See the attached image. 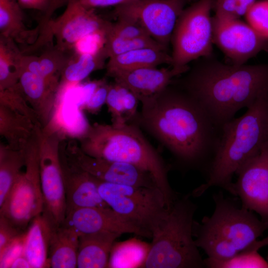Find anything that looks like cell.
Masks as SVG:
<instances>
[{
	"mask_svg": "<svg viewBox=\"0 0 268 268\" xmlns=\"http://www.w3.org/2000/svg\"><path fill=\"white\" fill-rule=\"evenodd\" d=\"M214 0H198L184 8L178 18L171 42V67L184 73L188 64L212 56L213 25L210 13Z\"/></svg>",
	"mask_w": 268,
	"mask_h": 268,
	"instance_id": "52a82bcc",
	"label": "cell"
},
{
	"mask_svg": "<svg viewBox=\"0 0 268 268\" xmlns=\"http://www.w3.org/2000/svg\"><path fill=\"white\" fill-rule=\"evenodd\" d=\"M150 249V244L135 238L114 243L107 268H144Z\"/></svg>",
	"mask_w": 268,
	"mask_h": 268,
	"instance_id": "83f0119b",
	"label": "cell"
},
{
	"mask_svg": "<svg viewBox=\"0 0 268 268\" xmlns=\"http://www.w3.org/2000/svg\"><path fill=\"white\" fill-rule=\"evenodd\" d=\"M69 0H52L55 11L60 7L63 6L66 3H67Z\"/></svg>",
	"mask_w": 268,
	"mask_h": 268,
	"instance_id": "7dc6e473",
	"label": "cell"
},
{
	"mask_svg": "<svg viewBox=\"0 0 268 268\" xmlns=\"http://www.w3.org/2000/svg\"><path fill=\"white\" fill-rule=\"evenodd\" d=\"M79 235L72 228L62 224L54 229L49 259L50 268H77Z\"/></svg>",
	"mask_w": 268,
	"mask_h": 268,
	"instance_id": "d4e9b609",
	"label": "cell"
},
{
	"mask_svg": "<svg viewBox=\"0 0 268 268\" xmlns=\"http://www.w3.org/2000/svg\"><path fill=\"white\" fill-rule=\"evenodd\" d=\"M187 0H139L115 7L118 18L139 23L148 35L167 47Z\"/></svg>",
	"mask_w": 268,
	"mask_h": 268,
	"instance_id": "8fae6325",
	"label": "cell"
},
{
	"mask_svg": "<svg viewBox=\"0 0 268 268\" xmlns=\"http://www.w3.org/2000/svg\"><path fill=\"white\" fill-rule=\"evenodd\" d=\"M139 101L129 89L114 81L110 84L106 104L112 124L120 125L131 122L138 113Z\"/></svg>",
	"mask_w": 268,
	"mask_h": 268,
	"instance_id": "4316f807",
	"label": "cell"
},
{
	"mask_svg": "<svg viewBox=\"0 0 268 268\" xmlns=\"http://www.w3.org/2000/svg\"><path fill=\"white\" fill-rule=\"evenodd\" d=\"M105 50L108 58L141 48H155L166 51L167 48L151 37L122 38L107 36Z\"/></svg>",
	"mask_w": 268,
	"mask_h": 268,
	"instance_id": "d6a6232c",
	"label": "cell"
},
{
	"mask_svg": "<svg viewBox=\"0 0 268 268\" xmlns=\"http://www.w3.org/2000/svg\"><path fill=\"white\" fill-rule=\"evenodd\" d=\"M78 143L89 156L128 163L149 173L163 194L167 208L178 198L168 181V167L135 124L94 123L79 135Z\"/></svg>",
	"mask_w": 268,
	"mask_h": 268,
	"instance_id": "3957f363",
	"label": "cell"
},
{
	"mask_svg": "<svg viewBox=\"0 0 268 268\" xmlns=\"http://www.w3.org/2000/svg\"><path fill=\"white\" fill-rule=\"evenodd\" d=\"M266 260H267V261L268 262V255H267V256Z\"/></svg>",
	"mask_w": 268,
	"mask_h": 268,
	"instance_id": "681fc988",
	"label": "cell"
},
{
	"mask_svg": "<svg viewBox=\"0 0 268 268\" xmlns=\"http://www.w3.org/2000/svg\"><path fill=\"white\" fill-rule=\"evenodd\" d=\"M267 246H268V236L262 240L256 241L249 247V249L259 251L262 247Z\"/></svg>",
	"mask_w": 268,
	"mask_h": 268,
	"instance_id": "bcb514c9",
	"label": "cell"
},
{
	"mask_svg": "<svg viewBox=\"0 0 268 268\" xmlns=\"http://www.w3.org/2000/svg\"><path fill=\"white\" fill-rule=\"evenodd\" d=\"M204 263L207 268H268V262L258 251L249 249L225 259L207 258Z\"/></svg>",
	"mask_w": 268,
	"mask_h": 268,
	"instance_id": "1f68e13d",
	"label": "cell"
},
{
	"mask_svg": "<svg viewBox=\"0 0 268 268\" xmlns=\"http://www.w3.org/2000/svg\"><path fill=\"white\" fill-rule=\"evenodd\" d=\"M106 36L122 38L150 37L139 23L134 20L123 18H118L116 22L111 23Z\"/></svg>",
	"mask_w": 268,
	"mask_h": 268,
	"instance_id": "e575fe53",
	"label": "cell"
},
{
	"mask_svg": "<svg viewBox=\"0 0 268 268\" xmlns=\"http://www.w3.org/2000/svg\"><path fill=\"white\" fill-rule=\"evenodd\" d=\"M18 85L27 102L35 112L42 128L48 126L59 99L60 85L39 74L22 69Z\"/></svg>",
	"mask_w": 268,
	"mask_h": 268,
	"instance_id": "ac0fdd59",
	"label": "cell"
},
{
	"mask_svg": "<svg viewBox=\"0 0 268 268\" xmlns=\"http://www.w3.org/2000/svg\"><path fill=\"white\" fill-rule=\"evenodd\" d=\"M111 24L93 9L85 7L79 0H69L63 14L52 19L43 31L55 38L57 47L72 52L74 45L82 37L98 31L107 32Z\"/></svg>",
	"mask_w": 268,
	"mask_h": 268,
	"instance_id": "5bb4252c",
	"label": "cell"
},
{
	"mask_svg": "<svg viewBox=\"0 0 268 268\" xmlns=\"http://www.w3.org/2000/svg\"><path fill=\"white\" fill-rule=\"evenodd\" d=\"M60 146L72 163L101 181L134 186L157 187L149 173L128 163L89 156L81 149L75 140H66L64 137Z\"/></svg>",
	"mask_w": 268,
	"mask_h": 268,
	"instance_id": "7c38bea8",
	"label": "cell"
},
{
	"mask_svg": "<svg viewBox=\"0 0 268 268\" xmlns=\"http://www.w3.org/2000/svg\"><path fill=\"white\" fill-rule=\"evenodd\" d=\"M268 93L247 108L242 116L221 127L206 181L195 189L193 196H201L212 187H220L234 196V175L268 142Z\"/></svg>",
	"mask_w": 268,
	"mask_h": 268,
	"instance_id": "277c9868",
	"label": "cell"
},
{
	"mask_svg": "<svg viewBox=\"0 0 268 268\" xmlns=\"http://www.w3.org/2000/svg\"><path fill=\"white\" fill-rule=\"evenodd\" d=\"M99 192L108 205L146 232L152 233L168 211L157 187L112 184L99 180Z\"/></svg>",
	"mask_w": 268,
	"mask_h": 268,
	"instance_id": "ba28073f",
	"label": "cell"
},
{
	"mask_svg": "<svg viewBox=\"0 0 268 268\" xmlns=\"http://www.w3.org/2000/svg\"><path fill=\"white\" fill-rule=\"evenodd\" d=\"M197 206L189 195L177 199L152 233L145 268H205L193 239Z\"/></svg>",
	"mask_w": 268,
	"mask_h": 268,
	"instance_id": "8992f818",
	"label": "cell"
},
{
	"mask_svg": "<svg viewBox=\"0 0 268 268\" xmlns=\"http://www.w3.org/2000/svg\"><path fill=\"white\" fill-rule=\"evenodd\" d=\"M121 235L110 232L80 235L77 268H107L112 246L116 239Z\"/></svg>",
	"mask_w": 268,
	"mask_h": 268,
	"instance_id": "44dd1931",
	"label": "cell"
},
{
	"mask_svg": "<svg viewBox=\"0 0 268 268\" xmlns=\"http://www.w3.org/2000/svg\"><path fill=\"white\" fill-rule=\"evenodd\" d=\"M25 171L20 173L0 206V215L22 231L44 208L36 133L25 147Z\"/></svg>",
	"mask_w": 268,
	"mask_h": 268,
	"instance_id": "9c48e42d",
	"label": "cell"
},
{
	"mask_svg": "<svg viewBox=\"0 0 268 268\" xmlns=\"http://www.w3.org/2000/svg\"><path fill=\"white\" fill-rule=\"evenodd\" d=\"M132 121L165 147L176 163L206 174L216 153L221 130L187 92L171 83L140 102Z\"/></svg>",
	"mask_w": 268,
	"mask_h": 268,
	"instance_id": "6da1fadb",
	"label": "cell"
},
{
	"mask_svg": "<svg viewBox=\"0 0 268 268\" xmlns=\"http://www.w3.org/2000/svg\"><path fill=\"white\" fill-rule=\"evenodd\" d=\"M107 32L98 31L89 34L74 45L72 52L76 55L95 54L105 47Z\"/></svg>",
	"mask_w": 268,
	"mask_h": 268,
	"instance_id": "8d00e7d4",
	"label": "cell"
},
{
	"mask_svg": "<svg viewBox=\"0 0 268 268\" xmlns=\"http://www.w3.org/2000/svg\"><path fill=\"white\" fill-rule=\"evenodd\" d=\"M216 17L224 18H239L237 15V0H214L213 7Z\"/></svg>",
	"mask_w": 268,
	"mask_h": 268,
	"instance_id": "b9f144b4",
	"label": "cell"
},
{
	"mask_svg": "<svg viewBox=\"0 0 268 268\" xmlns=\"http://www.w3.org/2000/svg\"><path fill=\"white\" fill-rule=\"evenodd\" d=\"M38 55L41 76L59 84L61 73L73 53L63 51L53 44L44 47Z\"/></svg>",
	"mask_w": 268,
	"mask_h": 268,
	"instance_id": "4dcf8cb0",
	"label": "cell"
},
{
	"mask_svg": "<svg viewBox=\"0 0 268 268\" xmlns=\"http://www.w3.org/2000/svg\"><path fill=\"white\" fill-rule=\"evenodd\" d=\"M172 60L166 51L155 48H141L134 50L109 58L106 65V75L114 74L147 67H157L163 64L171 66Z\"/></svg>",
	"mask_w": 268,
	"mask_h": 268,
	"instance_id": "cb8c5ba5",
	"label": "cell"
},
{
	"mask_svg": "<svg viewBox=\"0 0 268 268\" xmlns=\"http://www.w3.org/2000/svg\"><path fill=\"white\" fill-rule=\"evenodd\" d=\"M201 58L172 83L190 95L219 129L268 93V63L236 65Z\"/></svg>",
	"mask_w": 268,
	"mask_h": 268,
	"instance_id": "7a4b0ae2",
	"label": "cell"
},
{
	"mask_svg": "<svg viewBox=\"0 0 268 268\" xmlns=\"http://www.w3.org/2000/svg\"><path fill=\"white\" fill-rule=\"evenodd\" d=\"M267 106H268V93L267 96Z\"/></svg>",
	"mask_w": 268,
	"mask_h": 268,
	"instance_id": "c3c4849f",
	"label": "cell"
},
{
	"mask_svg": "<svg viewBox=\"0 0 268 268\" xmlns=\"http://www.w3.org/2000/svg\"><path fill=\"white\" fill-rule=\"evenodd\" d=\"M139 0H79L81 4L85 7L94 9L110 6H119L132 3Z\"/></svg>",
	"mask_w": 268,
	"mask_h": 268,
	"instance_id": "7bdbcfd3",
	"label": "cell"
},
{
	"mask_svg": "<svg viewBox=\"0 0 268 268\" xmlns=\"http://www.w3.org/2000/svg\"><path fill=\"white\" fill-rule=\"evenodd\" d=\"M0 105L28 116L35 123L41 126L35 112L21 91L18 83L14 86L0 89Z\"/></svg>",
	"mask_w": 268,
	"mask_h": 268,
	"instance_id": "836d02e7",
	"label": "cell"
},
{
	"mask_svg": "<svg viewBox=\"0 0 268 268\" xmlns=\"http://www.w3.org/2000/svg\"><path fill=\"white\" fill-rule=\"evenodd\" d=\"M24 231L17 228L4 216L0 215V252Z\"/></svg>",
	"mask_w": 268,
	"mask_h": 268,
	"instance_id": "60d3db41",
	"label": "cell"
},
{
	"mask_svg": "<svg viewBox=\"0 0 268 268\" xmlns=\"http://www.w3.org/2000/svg\"><path fill=\"white\" fill-rule=\"evenodd\" d=\"M62 224L72 228L79 236L83 234L110 232L121 235L134 233L150 238L146 232L110 207L75 209L66 214Z\"/></svg>",
	"mask_w": 268,
	"mask_h": 268,
	"instance_id": "2e32d148",
	"label": "cell"
},
{
	"mask_svg": "<svg viewBox=\"0 0 268 268\" xmlns=\"http://www.w3.org/2000/svg\"><path fill=\"white\" fill-rule=\"evenodd\" d=\"M55 227L43 213L29 223L25 239L24 255L31 268H50V244Z\"/></svg>",
	"mask_w": 268,
	"mask_h": 268,
	"instance_id": "ffe728a7",
	"label": "cell"
},
{
	"mask_svg": "<svg viewBox=\"0 0 268 268\" xmlns=\"http://www.w3.org/2000/svg\"><path fill=\"white\" fill-rule=\"evenodd\" d=\"M22 9L17 0H0V36L12 39L24 48L35 43L40 28L38 26L31 30L26 27Z\"/></svg>",
	"mask_w": 268,
	"mask_h": 268,
	"instance_id": "7402d4cb",
	"label": "cell"
},
{
	"mask_svg": "<svg viewBox=\"0 0 268 268\" xmlns=\"http://www.w3.org/2000/svg\"><path fill=\"white\" fill-rule=\"evenodd\" d=\"M213 42L232 62L241 65L263 51H268V39L240 18L212 17Z\"/></svg>",
	"mask_w": 268,
	"mask_h": 268,
	"instance_id": "4fadbf2b",
	"label": "cell"
},
{
	"mask_svg": "<svg viewBox=\"0 0 268 268\" xmlns=\"http://www.w3.org/2000/svg\"><path fill=\"white\" fill-rule=\"evenodd\" d=\"M25 148L15 149L0 142V206L21 172V168L25 167Z\"/></svg>",
	"mask_w": 268,
	"mask_h": 268,
	"instance_id": "f1b7e54d",
	"label": "cell"
},
{
	"mask_svg": "<svg viewBox=\"0 0 268 268\" xmlns=\"http://www.w3.org/2000/svg\"><path fill=\"white\" fill-rule=\"evenodd\" d=\"M23 54L13 40L0 36V89L18 84Z\"/></svg>",
	"mask_w": 268,
	"mask_h": 268,
	"instance_id": "f546056e",
	"label": "cell"
},
{
	"mask_svg": "<svg viewBox=\"0 0 268 268\" xmlns=\"http://www.w3.org/2000/svg\"><path fill=\"white\" fill-rule=\"evenodd\" d=\"M25 234L26 231L18 236L0 252V268H10L16 259L24 254Z\"/></svg>",
	"mask_w": 268,
	"mask_h": 268,
	"instance_id": "74e56055",
	"label": "cell"
},
{
	"mask_svg": "<svg viewBox=\"0 0 268 268\" xmlns=\"http://www.w3.org/2000/svg\"><path fill=\"white\" fill-rule=\"evenodd\" d=\"M256 0H237V15L239 18L245 16L249 9L255 3Z\"/></svg>",
	"mask_w": 268,
	"mask_h": 268,
	"instance_id": "ee69618b",
	"label": "cell"
},
{
	"mask_svg": "<svg viewBox=\"0 0 268 268\" xmlns=\"http://www.w3.org/2000/svg\"><path fill=\"white\" fill-rule=\"evenodd\" d=\"M38 125L28 116L0 105V135L11 148L25 149Z\"/></svg>",
	"mask_w": 268,
	"mask_h": 268,
	"instance_id": "603a6c76",
	"label": "cell"
},
{
	"mask_svg": "<svg viewBox=\"0 0 268 268\" xmlns=\"http://www.w3.org/2000/svg\"><path fill=\"white\" fill-rule=\"evenodd\" d=\"M107 58L105 48L95 54L73 53L61 73L59 96L65 93L70 87L78 85L93 71L103 68Z\"/></svg>",
	"mask_w": 268,
	"mask_h": 268,
	"instance_id": "484cf974",
	"label": "cell"
},
{
	"mask_svg": "<svg viewBox=\"0 0 268 268\" xmlns=\"http://www.w3.org/2000/svg\"><path fill=\"white\" fill-rule=\"evenodd\" d=\"M22 9L39 10L43 14L39 24L46 25L52 19L51 16L55 11L52 0H17Z\"/></svg>",
	"mask_w": 268,
	"mask_h": 268,
	"instance_id": "ab89813d",
	"label": "cell"
},
{
	"mask_svg": "<svg viewBox=\"0 0 268 268\" xmlns=\"http://www.w3.org/2000/svg\"><path fill=\"white\" fill-rule=\"evenodd\" d=\"M36 134L44 201L42 213L57 227L63 223L66 211L60 155V143L64 136L58 130L40 125L37 127Z\"/></svg>",
	"mask_w": 268,
	"mask_h": 268,
	"instance_id": "30bf717a",
	"label": "cell"
},
{
	"mask_svg": "<svg viewBox=\"0 0 268 268\" xmlns=\"http://www.w3.org/2000/svg\"><path fill=\"white\" fill-rule=\"evenodd\" d=\"M182 74L172 67H147L120 72L112 77L132 91L140 102L161 92Z\"/></svg>",
	"mask_w": 268,
	"mask_h": 268,
	"instance_id": "d6986e66",
	"label": "cell"
},
{
	"mask_svg": "<svg viewBox=\"0 0 268 268\" xmlns=\"http://www.w3.org/2000/svg\"><path fill=\"white\" fill-rule=\"evenodd\" d=\"M10 268H31V265L27 258L23 255L16 259L11 264Z\"/></svg>",
	"mask_w": 268,
	"mask_h": 268,
	"instance_id": "f6af8a7d",
	"label": "cell"
},
{
	"mask_svg": "<svg viewBox=\"0 0 268 268\" xmlns=\"http://www.w3.org/2000/svg\"><path fill=\"white\" fill-rule=\"evenodd\" d=\"M65 188L66 215L72 210L90 207H109L99 192V180L72 163L60 146Z\"/></svg>",
	"mask_w": 268,
	"mask_h": 268,
	"instance_id": "e0dca14e",
	"label": "cell"
},
{
	"mask_svg": "<svg viewBox=\"0 0 268 268\" xmlns=\"http://www.w3.org/2000/svg\"><path fill=\"white\" fill-rule=\"evenodd\" d=\"M110 84L102 79L89 99L80 109L92 114H97L106 103Z\"/></svg>",
	"mask_w": 268,
	"mask_h": 268,
	"instance_id": "f35d334b",
	"label": "cell"
},
{
	"mask_svg": "<svg viewBox=\"0 0 268 268\" xmlns=\"http://www.w3.org/2000/svg\"><path fill=\"white\" fill-rule=\"evenodd\" d=\"M234 196L268 222V142L236 173Z\"/></svg>",
	"mask_w": 268,
	"mask_h": 268,
	"instance_id": "9a60e30c",
	"label": "cell"
},
{
	"mask_svg": "<svg viewBox=\"0 0 268 268\" xmlns=\"http://www.w3.org/2000/svg\"><path fill=\"white\" fill-rule=\"evenodd\" d=\"M245 16L251 26L268 39V0L256 1Z\"/></svg>",
	"mask_w": 268,
	"mask_h": 268,
	"instance_id": "d590c367",
	"label": "cell"
},
{
	"mask_svg": "<svg viewBox=\"0 0 268 268\" xmlns=\"http://www.w3.org/2000/svg\"><path fill=\"white\" fill-rule=\"evenodd\" d=\"M215 208L200 223L194 221L195 242L207 258L222 260L248 249L268 230V222L220 192L213 195Z\"/></svg>",
	"mask_w": 268,
	"mask_h": 268,
	"instance_id": "5b68a950",
	"label": "cell"
}]
</instances>
